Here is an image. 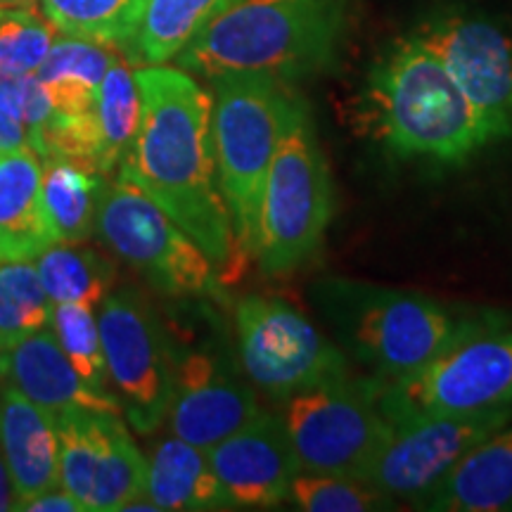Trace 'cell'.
<instances>
[{
    "instance_id": "cell-1",
    "label": "cell",
    "mask_w": 512,
    "mask_h": 512,
    "mask_svg": "<svg viewBox=\"0 0 512 512\" xmlns=\"http://www.w3.org/2000/svg\"><path fill=\"white\" fill-rule=\"evenodd\" d=\"M140 128L119 178L133 183L190 235L223 275L242 256L223 197L211 136V91L190 72L150 64L136 72Z\"/></svg>"
},
{
    "instance_id": "cell-2",
    "label": "cell",
    "mask_w": 512,
    "mask_h": 512,
    "mask_svg": "<svg viewBox=\"0 0 512 512\" xmlns=\"http://www.w3.org/2000/svg\"><path fill=\"white\" fill-rule=\"evenodd\" d=\"M356 110L363 133L396 164L458 169L496 145L444 64L408 31L368 67Z\"/></svg>"
},
{
    "instance_id": "cell-3",
    "label": "cell",
    "mask_w": 512,
    "mask_h": 512,
    "mask_svg": "<svg viewBox=\"0 0 512 512\" xmlns=\"http://www.w3.org/2000/svg\"><path fill=\"white\" fill-rule=\"evenodd\" d=\"M311 299L349 361L382 382L418 373L458 339L503 316L356 278L318 280Z\"/></svg>"
},
{
    "instance_id": "cell-4",
    "label": "cell",
    "mask_w": 512,
    "mask_h": 512,
    "mask_svg": "<svg viewBox=\"0 0 512 512\" xmlns=\"http://www.w3.org/2000/svg\"><path fill=\"white\" fill-rule=\"evenodd\" d=\"M354 0H235L176 57L192 76L266 74L294 83L337 60Z\"/></svg>"
},
{
    "instance_id": "cell-5",
    "label": "cell",
    "mask_w": 512,
    "mask_h": 512,
    "mask_svg": "<svg viewBox=\"0 0 512 512\" xmlns=\"http://www.w3.org/2000/svg\"><path fill=\"white\" fill-rule=\"evenodd\" d=\"M335 216V185L316 121L302 93L275 145L259 214L256 254L266 275H290L309 264Z\"/></svg>"
},
{
    "instance_id": "cell-6",
    "label": "cell",
    "mask_w": 512,
    "mask_h": 512,
    "mask_svg": "<svg viewBox=\"0 0 512 512\" xmlns=\"http://www.w3.org/2000/svg\"><path fill=\"white\" fill-rule=\"evenodd\" d=\"M211 83V136L242 261L254 259L261 200L297 88L266 74H226Z\"/></svg>"
},
{
    "instance_id": "cell-7",
    "label": "cell",
    "mask_w": 512,
    "mask_h": 512,
    "mask_svg": "<svg viewBox=\"0 0 512 512\" xmlns=\"http://www.w3.org/2000/svg\"><path fill=\"white\" fill-rule=\"evenodd\" d=\"M380 406L389 422L512 406L510 313L458 339L418 373L382 382Z\"/></svg>"
},
{
    "instance_id": "cell-8",
    "label": "cell",
    "mask_w": 512,
    "mask_h": 512,
    "mask_svg": "<svg viewBox=\"0 0 512 512\" xmlns=\"http://www.w3.org/2000/svg\"><path fill=\"white\" fill-rule=\"evenodd\" d=\"M380 392V377L349 375L285 401L283 422L302 472L366 479L370 463L392 432Z\"/></svg>"
},
{
    "instance_id": "cell-9",
    "label": "cell",
    "mask_w": 512,
    "mask_h": 512,
    "mask_svg": "<svg viewBox=\"0 0 512 512\" xmlns=\"http://www.w3.org/2000/svg\"><path fill=\"white\" fill-rule=\"evenodd\" d=\"M98 240L145 275L157 290L176 297H223V278L214 261L143 190L117 176L102 195Z\"/></svg>"
},
{
    "instance_id": "cell-10",
    "label": "cell",
    "mask_w": 512,
    "mask_h": 512,
    "mask_svg": "<svg viewBox=\"0 0 512 512\" xmlns=\"http://www.w3.org/2000/svg\"><path fill=\"white\" fill-rule=\"evenodd\" d=\"M235 335L242 370L271 399L287 401L306 389L354 375L342 347L280 299L254 294L240 299Z\"/></svg>"
},
{
    "instance_id": "cell-11",
    "label": "cell",
    "mask_w": 512,
    "mask_h": 512,
    "mask_svg": "<svg viewBox=\"0 0 512 512\" xmlns=\"http://www.w3.org/2000/svg\"><path fill=\"white\" fill-rule=\"evenodd\" d=\"M107 373L133 430L155 432L169 415L178 351L169 330L136 290L110 292L98 313Z\"/></svg>"
},
{
    "instance_id": "cell-12",
    "label": "cell",
    "mask_w": 512,
    "mask_h": 512,
    "mask_svg": "<svg viewBox=\"0 0 512 512\" xmlns=\"http://www.w3.org/2000/svg\"><path fill=\"white\" fill-rule=\"evenodd\" d=\"M512 420V406L475 413H439L392 422L366 479L396 505L418 508L467 453Z\"/></svg>"
},
{
    "instance_id": "cell-13",
    "label": "cell",
    "mask_w": 512,
    "mask_h": 512,
    "mask_svg": "<svg viewBox=\"0 0 512 512\" xmlns=\"http://www.w3.org/2000/svg\"><path fill=\"white\" fill-rule=\"evenodd\" d=\"M408 34L437 55L472 107L482 114L494 143L512 138V36L475 10L439 8Z\"/></svg>"
},
{
    "instance_id": "cell-14",
    "label": "cell",
    "mask_w": 512,
    "mask_h": 512,
    "mask_svg": "<svg viewBox=\"0 0 512 512\" xmlns=\"http://www.w3.org/2000/svg\"><path fill=\"white\" fill-rule=\"evenodd\" d=\"M60 486L83 510H126L147 496V460L117 413L69 411L57 418Z\"/></svg>"
},
{
    "instance_id": "cell-15",
    "label": "cell",
    "mask_w": 512,
    "mask_h": 512,
    "mask_svg": "<svg viewBox=\"0 0 512 512\" xmlns=\"http://www.w3.org/2000/svg\"><path fill=\"white\" fill-rule=\"evenodd\" d=\"M254 384L223 351L178 354L176 387L169 406L174 437L209 451L259 413Z\"/></svg>"
},
{
    "instance_id": "cell-16",
    "label": "cell",
    "mask_w": 512,
    "mask_h": 512,
    "mask_svg": "<svg viewBox=\"0 0 512 512\" xmlns=\"http://www.w3.org/2000/svg\"><path fill=\"white\" fill-rule=\"evenodd\" d=\"M233 510H266L290 501L302 472L283 415L259 411L207 451Z\"/></svg>"
},
{
    "instance_id": "cell-17",
    "label": "cell",
    "mask_w": 512,
    "mask_h": 512,
    "mask_svg": "<svg viewBox=\"0 0 512 512\" xmlns=\"http://www.w3.org/2000/svg\"><path fill=\"white\" fill-rule=\"evenodd\" d=\"M0 377L55 418L69 411L124 413L119 396L88 387L48 328L31 332L0 351Z\"/></svg>"
},
{
    "instance_id": "cell-18",
    "label": "cell",
    "mask_w": 512,
    "mask_h": 512,
    "mask_svg": "<svg viewBox=\"0 0 512 512\" xmlns=\"http://www.w3.org/2000/svg\"><path fill=\"white\" fill-rule=\"evenodd\" d=\"M0 451L8 465L19 505L60 486L57 418L17 387L0 394Z\"/></svg>"
},
{
    "instance_id": "cell-19",
    "label": "cell",
    "mask_w": 512,
    "mask_h": 512,
    "mask_svg": "<svg viewBox=\"0 0 512 512\" xmlns=\"http://www.w3.org/2000/svg\"><path fill=\"white\" fill-rule=\"evenodd\" d=\"M53 245L41 157L31 145L0 152V261H31Z\"/></svg>"
},
{
    "instance_id": "cell-20",
    "label": "cell",
    "mask_w": 512,
    "mask_h": 512,
    "mask_svg": "<svg viewBox=\"0 0 512 512\" xmlns=\"http://www.w3.org/2000/svg\"><path fill=\"white\" fill-rule=\"evenodd\" d=\"M420 510L512 512V420L467 453Z\"/></svg>"
},
{
    "instance_id": "cell-21",
    "label": "cell",
    "mask_w": 512,
    "mask_h": 512,
    "mask_svg": "<svg viewBox=\"0 0 512 512\" xmlns=\"http://www.w3.org/2000/svg\"><path fill=\"white\" fill-rule=\"evenodd\" d=\"M147 496L159 510H233L204 448L171 437L147 460Z\"/></svg>"
},
{
    "instance_id": "cell-22",
    "label": "cell",
    "mask_w": 512,
    "mask_h": 512,
    "mask_svg": "<svg viewBox=\"0 0 512 512\" xmlns=\"http://www.w3.org/2000/svg\"><path fill=\"white\" fill-rule=\"evenodd\" d=\"M86 38H57L36 76L60 117H86L98 110L100 86L117 53Z\"/></svg>"
},
{
    "instance_id": "cell-23",
    "label": "cell",
    "mask_w": 512,
    "mask_h": 512,
    "mask_svg": "<svg viewBox=\"0 0 512 512\" xmlns=\"http://www.w3.org/2000/svg\"><path fill=\"white\" fill-rule=\"evenodd\" d=\"M43 197L62 245H83L95 233L98 209L110 178L67 159H41Z\"/></svg>"
},
{
    "instance_id": "cell-24",
    "label": "cell",
    "mask_w": 512,
    "mask_h": 512,
    "mask_svg": "<svg viewBox=\"0 0 512 512\" xmlns=\"http://www.w3.org/2000/svg\"><path fill=\"white\" fill-rule=\"evenodd\" d=\"M233 3L235 0H147L143 24L124 53L140 67L176 60L192 38Z\"/></svg>"
},
{
    "instance_id": "cell-25",
    "label": "cell",
    "mask_w": 512,
    "mask_h": 512,
    "mask_svg": "<svg viewBox=\"0 0 512 512\" xmlns=\"http://www.w3.org/2000/svg\"><path fill=\"white\" fill-rule=\"evenodd\" d=\"M43 17L64 36L126 50L143 24L147 0H38Z\"/></svg>"
},
{
    "instance_id": "cell-26",
    "label": "cell",
    "mask_w": 512,
    "mask_h": 512,
    "mask_svg": "<svg viewBox=\"0 0 512 512\" xmlns=\"http://www.w3.org/2000/svg\"><path fill=\"white\" fill-rule=\"evenodd\" d=\"M38 275L53 304H88L105 302L117 280V268L110 259L79 245L48 247L38 256Z\"/></svg>"
},
{
    "instance_id": "cell-27",
    "label": "cell",
    "mask_w": 512,
    "mask_h": 512,
    "mask_svg": "<svg viewBox=\"0 0 512 512\" xmlns=\"http://www.w3.org/2000/svg\"><path fill=\"white\" fill-rule=\"evenodd\" d=\"M140 128V93L136 74L117 55L107 69L100 86L98 100V131L100 155L98 169L110 178L131 155Z\"/></svg>"
},
{
    "instance_id": "cell-28",
    "label": "cell",
    "mask_w": 512,
    "mask_h": 512,
    "mask_svg": "<svg viewBox=\"0 0 512 512\" xmlns=\"http://www.w3.org/2000/svg\"><path fill=\"white\" fill-rule=\"evenodd\" d=\"M53 306L31 261H0V351L48 328Z\"/></svg>"
},
{
    "instance_id": "cell-29",
    "label": "cell",
    "mask_w": 512,
    "mask_h": 512,
    "mask_svg": "<svg viewBox=\"0 0 512 512\" xmlns=\"http://www.w3.org/2000/svg\"><path fill=\"white\" fill-rule=\"evenodd\" d=\"M290 501L306 512H377L399 508L384 491L363 477L299 472Z\"/></svg>"
},
{
    "instance_id": "cell-30",
    "label": "cell",
    "mask_w": 512,
    "mask_h": 512,
    "mask_svg": "<svg viewBox=\"0 0 512 512\" xmlns=\"http://www.w3.org/2000/svg\"><path fill=\"white\" fill-rule=\"evenodd\" d=\"M53 330L60 339L64 354L81 380L88 387L107 392V358L102 349L100 325L93 306L88 304H55L53 306Z\"/></svg>"
},
{
    "instance_id": "cell-31",
    "label": "cell",
    "mask_w": 512,
    "mask_h": 512,
    "mask_svg": "<svg viewBox=\"0 0 512 512\" xmlns=\"http://www.w3.org/2000/svg\"><path fill=\"white\" fill-rule=\"evenodd\" d=\"M53 29L34 8L0 5V74H36L55 43Z\"/></svg>"
},
{
    "instance_id": "cell-32",
    "label": "cell",
    "mask_w": 512,
    "mask_h": 512,
    "mask_svg": "<svg viewBox=\"0 0 512 512\" xmlns=\"http://www.w3.org/2000/svg\"><path fill=\"white\" fill-rule=\"evenodd\" d=\"M19 510H31V512H86L83 505L69 494V491H43L34 498H29L27 503L19 505Z\"/></svg>"
},
{
    "instance_id": "cell-33",
    "label": "cell",
    "mask_w": 512,
    "mask_h": 512,
    "mask_svg": "<svg viewBox=\"0 0 512 512\" xmlns=\"http://www.w3.org/2000/svg\"><path fill=\"white\" fill-rule=\"evenodd\" d=\"M29 145L27 128L15 112L10 110L8 102L0 98V152L17 150V147Z\"/></svg>"
},
{
    "instance_id": "cell-34",
    "label": "cell",
    "mask_w": 512,
    "mask_h": 512,
    "mask_svg": "<svg viewBox=\"0 0 512 512\" xmlns=\"http://www.w3.org/2000/svg\"><path fill=\"white\" fill-rule=\"evenodd\" d=\"M17 494L15 486H12V477L8 465H5V458H0V512L17 510Z\"/></svg>"
},
{
    "instance_id": "cell-35",
    "label": "cell",
    "mask_w": 512,
    "mask_h": 512,
    "mask_svg": "<svg viewBox=\"0 0 512 512\" xmlns=\"http://www.w3.org/2000/svg\"><path fill=\"white\" fill-rule=\"evenodd\" d=\"M38 0H0V5H10V8H34Z\"/></svg>"
}]
</instances>
